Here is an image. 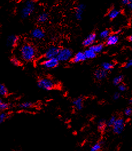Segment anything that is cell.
<instances>
[{
  "label": "cell",
  "mask_w": 132,
  "mask_h": 151,
  "mask_svg": "<svg viewBox=\"0 0 132 151\" xmlns=\"http://www.w3.org/2000/svg\"><path fill=\"white\" fill-rule=\"evenodd\" d=\"M19 52L21 59L26 62L33 61L37 54L35 47L30 42H24L23 44L20 48Z\"/></svg>",
  "instance_id": "6da1fadb"
},
{
  "label": "cell",
  "mask_w": 132,
  "mask_h": 151,
  "mask_svg": "<svg viewBox=\"0 0 132 151\" xmlns=\"http://www.w3.org/2000/svg\"><path fill=\"white\" fill-rule=\"evenodd\" d=\"M35 9V2L33 0H27L23 5L20 14L23 19L28 18L33 13Z\"/></svg>",
  "instance_id": "7a4b0ae2"
},
{
  "label": "cell",
  "mask_w": 132,
  "mask_h": 151,
  "mask_svg": "<svg viewBox=\"0 0 132 151\" xmlns=\"http://www.w3.org/2000/svg\"><path fill=\"white\" fill-rule=\"evenodd\" d=\"M37 85L40 88L43 90H51L55 88V83L52 79L47 77H44L38 80Z\"/></svg>",
  "instance_id": "3957f363"
},
{
  "label": "cell",
  "mask_w": 132,
  "mask_h": 151,
  "mask_svg": "<svg viewBox=\"0 0 132 151\" xmlns=\"http://www.w3.org/2000/svg\"><path fill=\"white\" fill-rule=\"evenodd\" d=\"M72 56V50L67 48H60L59 53L56 56L57 59L59 62H65L69 60Z\"/></svg>",
  "instance_id": "277c9868"
},
{
  "label": "cell",
  "mask_w": 132,
  "mask_h": 151,
  "mask_svg": "<svg viewBox=\"0 0 132 151\" xmlns=\"http://www.w3.org/2000/svg\"><path fill=\"white\" fill-rule=\"evenodd\" d=\"M59 64V61L56 57L51 58H45L41 62V65L47 69H54L56 68Z\"/></svg>",
  "instance_id": "5b68a950"
},
{
  "label": "cell",
  "mask_w": 132,
  "mask_h": 151,
  "mask_svg": "<svg viewBox=\"0 0 132 151\" xmlns=\"http://www.w3.org/2000/svg\"><path fill=\"white\" fill-rule=\"evenodd\" d=\"M113 132L116 134H120L124 129L125 121L122 118H117L116 122L112 126Z\"/></svg>",
  "instance_id": "8992f818"
},
{
  "label": "cell",
  "mask_w": 132,
  "mask_h": 151,
  "mask_svg": "<svg viewBox=\"0 0 132 151\" xmlns=\"http://www.w3.org/2000/svg\"><path fill=\"white\" fill-rule=\"evenodd\" d=\"M60 48L56 46H51L44 53L45 58H51L56 57Z\"/></svg>",
  "instance_id": "52a82bcc"
},
{
  "label": "cell",
  "mask_w": 132,
  "mask_h": 151,
  "mask_svg": "<svg viewBox=\"0 0 132 151\" xmlns=\"http://www.w3.org/2000/svg\"><path fill=\"white\" fill-rule=\"evenodd\" d=\"M20 38L17 35H10L6 39V45L12 48H16L19 44Z\"/></svg>",
  "instance_id": "ba28073f"
},
{
  "label": "cell",
  "mask_w": 132,
  "mask_h": 151,
  "mask_svg": "<svg viewBox=\"0 0 132 151\" xmlns=\"http://www.w3.org/2000/svg\"><path fill=\"white\" fill-rule=\"evenodd\" d=\"M86 9V6L83 3L79 4L75 8V16L77 20L80 21L82 19L83 15Z\"/></svg>",
  "instance_id": "9c48e42d"
},
{
  "label": "cell",
  "mask_w": 132,
  "mask_h": 151,
  "mask_svg": "<svg viewBox=\"0 0 132 151\" xmlns=\"http://www.w3.org/2000/svg\"><path fill=\"white\" fill-rule=\"evenodd\" d=\"M31 36L35 39H41L45 37V33L42 29L36 28L31 31Z\"/></svg>",
  "instance_id": "30bf717a"
},
{
  "label": "cell",
  "mask_w": 132,
  "mask_h": 151,
  "mask_svg": "<svg viewBox=\"0 0 132 151\" xmlns=\"http://www.w3.org/2000/svg\"><path fill=\"white\" fill-rule=\"evenodd\" d=\"M97 39V35L96 33H91L83 41V45L85 46L90 47L95 43Z\"/></svg>",
  "instance_id": "8fae6325"
},
{
  "label": "cell",
  "mask_w": 132,
  "mask_h": 151,
  "mask_svg": "<svg viewBox=\"0 0 132 151\" xmlns=\"http://www.w3.org/2000/svg\"><path fill=\"white\" fill-rule=\"evenodd\" d=\"M119 41V37L117 35H110L106 38V44L108 46H112L117 44Z\"/></svg>",
  "instance_id": "7c38bea8"
},
{
  "label": "cell",
  "mask_w": 132,
  "mask_h": 151,
  "mask_svg": "<svg viewBox=\"0 0 132 151\" xmlns=\"http://www.w3.org/2000/svg\"><path fill=\"white\" fill-rule=\"evenodd\" d=\"M86 60V57L84 52H79L76 53L72 57V61L75 63H79L83 62Z\"/></svg>",
  "instance_id": "4fadbf2b"
},
{
  "label": "cell",
  "mask_w": 132,
  "mask_h": 151,
  "mask_svg": "<svg viewBox=\"0 0 132 151\" xmlns=\"http://www.w3.org/2000/svg\"><path fill=\"white\" fill-rule=\"evenodd\" d=\"M107 75V72L104 71L103 69H97L94 73V75L96 78L98 80H102L103 79H104Z\"/></svg>",
  "instance_id": "5bb4252c"
},
{
  "label": "cell",
  "mask_w": 132,
  "mask_h": 151,
  "mask_svg": "<svg viewBox=\"0 0 132 151\" xmlns=\"http://www.w3.org/2000/svg\"><path fill=\"white\" fill-rule=\"evenodd\" d=\"M73 105L76 110H81L83 107V100L82 98L79 97L73 101Z\"/></svg>",
  "instance_id": "9a60e30c"
},
{
  "label": "cell",
  "mask_w": 132,
  "mask_h": 151,
  "mask_svg": "<svg viewBox=\"0 0 132 151\" xmlns=\"http://www.w3.org/2000/svg\"><path fill=\"white\" fill-rule=\"evenodd\" d=\"M121 13V12L120 10L113 8L111 9V10H110V11L108 13V16L109 17V18L111 19V20H114L116 19V18H117L120 14Z\"/></svg>",
  "instance_id": "2e32d148"
},
{
  "label": "cell",
  "mask_w": 132,
  "mask_h": 151,
  "mask_svg": "<svg viewBox=\"0 0 132 151\" xmlns=\"http://www.w3.org/2000/svg\"><path fill=\"white\" fill-rule=\"evenodd\" d=\"M84 53L85 54L86 59H93L96 57L97 54L90 48H89L87 49H86L84 52Z\"/></svg>",
  "instance_id": "e0dca14e"
},
{
  "label": "cell",
  "mask_w": 132,
  "mask_h": 151,
  "mask_svg": "<svg viewBox=\"0 0 132 151\" xmlns=\"http://www.w3.org/2000/svg\"><path fill=\"white\" fill-rule=\"evenodd\" d=\"M102 69L104 71L108 72L112 70L114 67V64L111 62H104L102 64Z\"/></svg>",
  "instance_id": "ac0fdd59"
},
{
  "label": "cell",
  "mask_w": 132,
  "mask_h": 151,
  "mask_svg": "<svg viewBox=\"0 0 132 151\" xmlns=\"http://www.w3.org/2000/svg\"><path fill=\"white\" fill-rule=\"evenodd\" d=\"M89 48H90L95 53L97 54L100 53L103 50L104 45L102 44H97L93 45Z\"/></svg>",
  "instance_id": "d6986e66"
},
{
  "label": "cell",
  "mask_w": 132,
  "mask_h": 151,
  "mask_svg": "<svg viewBox=\"0 0 132 151\" xmlns=\"http://www.w3.org/2000/svg\"><path fill=\"white\" fill-rule=\"evenodd\" d=\"M49 16L47 13H42L40 14L37 17V21L40 23H44L48 20Z\"/></svg>",
  "instance_id": "ffe728a7"
},
{
  "label": "cell",
  "mask_w": 132,
  "mask_h": 151,
  "mask_svg": "<svg viewBox=\"0 0 132 151\" xmlns=\"http://www.w3.org/2000/svg\"><path fill=\"white\" fill-rule=\"evenodd\" d=\"M10 62L11 63L16 67H19L20 66L21 64V62L20 61V59H19V58H17V57H12L10 58Z\"/></svg>",
  "instance_id": "44dd1931"
},
{
  "label": "cell",
  "mask_w": 132,
  "mask_h": 151,
  "mask_svg": "<svg viewBox=\"0 0 132 151\" xmlns=\"http://www.w3.org/2000/svg\"><path fill=\"white\" fill-rule=\"evenodd\" d=\"M19 107L21 109H29L33 107V104L31 102H24L21 103Z\"/></svg>",
  "instance_id": "7402d4cb"
},
{
  "label": "cell",
  "mask_w": 132,
  "mask_h": 151,
  "mask_svg": "<svg viewBox=\"0 0 132 151\" xmlns=\"http://www.w3.org/2000/svg\"><path fill=\"white\" fill-rule=\"evenodd\" d=\"M123 79H124L123 76L119 75L117 76V77H116L114 78L113 81L114 85H119L120 84H121L122 81H123Z\"/></svg>",
  "instance_id": "603a6c76"
},
{
  "label": "cell",
  "mask_w": 132,
  "mask_h": 151,
  "mask_svg": "<svg viewBox=\"0 0 132 151\" xmlns=\"http://www.w3.org/2000/svg\"><path fill=\"white\" fill-rule=\"evenodd\" d=\"M8 93V91L6 86L3 84H0V96H6Z\"/></svg>",
  "instance_id": "cb8c5ba5"
},
{
  "label": "cell",
  "mask_w": 132,
  "mask_h": 151,
  "mask_svg": "<svg viewBox=\"0 0 132 151\" xmlns=\"http://www.w3.org/2000/svg\"><path fill=\"white\" fill-rule=\"evenodd\" d=\"M107 125L106 121L103 120H100L98 124V128L100 131H103L106 129Z\"/></svg>",
  "instance_id": "d4e9b609"
},
{
  "label": "cell",
  "mask_w": 132,
  "mask_h": 151,
  "mask_svg": "<svg viewBox=\"0 0 132 151\" xmlns=\"http://www.w3.org/2000/svg\"><path fill=\"white\" fill-rule=\"evenodd\" d=\"M110 35V31L107 29H105L102 31L99 34V37L102 39H106Z\"/></svg>",
  "instance_id": "484cf974"
},
{
  "label": "cell",
  "mask_w": 132,
  "mask_h": 151,
  "mask_svg": "<svg viewBox=\"0 0 132 151\" xmlns=\"http://www.w3.org/2000/svg\"><path fill=\"white\" fill-rule=\"evenodd\" d=\"M102 147V144L101 143H97L95 144H94L90 149V151H99Z\"/></svg>",
  "instance_id": "4316f807"
},
{
  "label": "cell",
  "mask_w": 132,
  "mask_h": 151,
  "mask_svg": "<svg viewBox=\"0 0 132 151\" xmlns=\"http://www.w3.org/2000/svg\"><path fill=\"white\" fill-rule=\"evenodd\" d=\"M116 119L117 118L115 117V116H112L110 118V119L109 120L107 123V125L109 127H111L113 125V124H114V122H116Z\"/></svg>",
  "instance_id": "83f0119b"
},
{
  "label": "cell",
  "mask_w": 132,
  "mask_h": 151,
  "mask_svg": "<svg viewBox=\"0 0 132 151\" xmlns=\"http://www.w3.org/2000/svg\"><path fill=\"white\" fill-rule=\"evenodd\" d=\"M8 114L5 113H0V124L2 123L7 118Z\"/></svg>",
  "instance_id": "f1b7e54d"
},
{
  "label": "cell",
  "mask_w": 132,
  "mask_h": 151,
  "mask_svg": "<svg viewBox=\"0 0 132 151\" xmlns=\"http://www.w3.org/2000/svg\"><path fill=\"white\" fill-rule=\"evenodd\" d=\"M126 86L123 84H121L118 85V89L121 92H125L126 90Z\"/></svg>",
  "instance_id": "f546056e"
},
{
  "label": "cell",
  "mask_w": 132,
  "mask_h": 151,
  "mask_svg": "<svg viewBox=\"0 0 132 151\" xmlns=\"http://www.w3.org/2000/svg\"><path fill=\"white\" fill-rule=\"evenodd\" d=\"M132 113V109L131 108H127L125 111H124V114L126 116H130Z\"/></svg>",
  "instance_id": "4dcf8cb0"
},
{
  "label": "cell",
  "mask_w": 132,
  "mask_h": 151,
  "mask_svg": "<svg viewBox=\"0 0 132 151\" xmlns=\"http://www.w3.org/2000/svg\"><path fill=\"white\" fill-rule=\"evenodd\" d=\"M131 67H132V58L130 59L126 64L125 65V68H129Z\"/></svg>",
  "instance_id": "1f68e13d"
},
{
  "label": "cell",
  "mask_w": 132,
  "mask_h": 151,
  "mask_svg": "<svg viewBox=\"0 0 132 151\" xmlns=\"http://www.w3.org/2000/svg\"><path fill=\"white\" fill-rule=\"evenodd\" d=\"M120 97V93H118V92L115 93L114 94V95H113V99H114V100H116L119 99Z\"/></svg>",
  "instance_id": "d6a6232c"
},
{
  "label": "cell",
  "mask_w": 132,
  "mask_h": 151,
  "mask_svg": "<svg viewBox=\"0 0 132 151\" xmlns=\"http://www.w3.org/2000/svg\"><path fill=\"white\" fill-rule=\"evenodd\" d=\"M127 6L130 10L132 11V0H130L129 3L127 5Z\"/></svg>",
  "instance_id": "836d02e7"
},
{
  "label": "cell",
  "mask_w": 132,
  "mask_h": 151,
  "mask_svg": "<svg viewBox=\"0 0 132 151\" xmlns=\"http://www.w3.org/2000/svg\"><path fill=\"white\" fill-rule=\"evenodd\" d=\"M130 0H122V3L124 5L127 6V5L129 3Z\"/></svg>",
  "instance_id": "e575fe53"
},
{
  "label": "cell",
  "mask_w": 132,
  "mask_h": 151,
  "mask_svg": "<svg viewBox=\"0 0 132 151\" xmlns=\"http://www.w3.org/2000/svg\"><path fill=\"white\" fill-rule=\"evenodd\" d=\"M128 41H130V42H132V35L128 37Z\"/></svg>",
  "instance_id": "d590c367"
},
{
  "label": "cell",
  "mask_w": 132,
  "mask_h": 151,
  "mask_svg": "<svg viewBox=\"0 0 132 151\" xmlns=\"http://www.w3.org/2000/svg\"><path fill=\"white\" fill-rule=\"evenodd\" d=\"M2 102H3V101H2V99H1V98H0V104H1V103H2Z\"/></svg>",
  "instance_id": "8d00e7d4"
},
{
  "label": "cell",
  "mask_w": 132,
  "mask_h": 151,
  "mask_svg": "<svg viewBox=\"0 0 132 151\" xmlns=\"http://www.w3.org/2000/svg\"><path fill=\"white\" fill-rule=\"evenodd\" d=\"M129 103L132 104V99H131L129 100Z\"/></svg>",
  "instance_id": "74e56055"
},
{
  "label": "cell",
  "mask_w": 132,
  "mask_h": 151,
  "mask_svg": "<svg viewBox=\"0 0 132 151\" xmlns=\"http://www.w3.org/2000/svg\"></svg>",
  "instance_id": "f35d334b"
}]
</instances>
